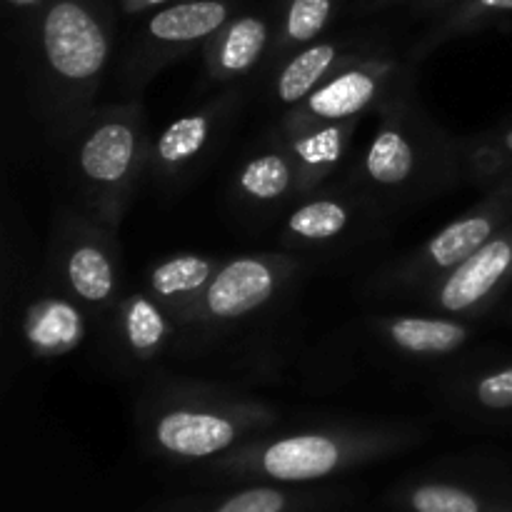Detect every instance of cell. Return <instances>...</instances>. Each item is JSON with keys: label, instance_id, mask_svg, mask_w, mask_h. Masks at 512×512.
Instances as JSON below:
<instances>
[{"label": "cell", "instance_id": "obj_29", "mask_svg": "<svg viewBox=\"0 0 512 512\" xmlns=\"http://www.w3.org/2000/svg\"><path fill=\"white\" fill-rule=\"evenodd\" d=\"M510 193H512V190H510Z\"/></svg>", "mask_w": 512, "mask_h": 512}, {"label": "cell", "instance_id": "obj_23", "mask_svg": "<svg viewBox=\"0 0 512 512\" xmlns=\"http://www.w3.org/2000/svg\"><path fill=\"white\" fill-rule=\"evenodd\" d=\"M413 505L418 512H480L473 495L448 485H425L413 495Z\"/></svg>", "mask_w": 512, "mask_h": 512}, {"label": "cell", "instance_id": "obj_2", "mask_svg": "<svg viewBox=\"0 0 512 512\" xmlns=\"http://www.w3.org/2000/svg\"><path fill=\"white\" fill-rule=\"evenodd\" d=\"M110 58V38L98 15L78 0H55L40 20V65L35 83L43 110L60 133L90 113V100L103 80Z\"/></svg>", "mask_w": 512, "mask_h": 512}, {"label": "cell", "instance_id": "obj_26", "mask_svg": "<svg viewBox=\"0 0 512 512\" xmlns=\"http://www.w3.org/2000/svg\"><path fill=\"white\" fill-rule=\"evenodd\" d=\"M495 158H510L512 160V128L500 138V148Z\"/></svg>", "mask_w": 512, "mask_h": 512}, {"label": "cell", "instance_id": "obj_3", "mask_svg": "<svg viewBox=\"0 0 512 512\" xmlns=\"http://www.w3.org/2000/svg\"><path fill=\"white\" fill-rule=\"evenodd\" d=\"M115 230L85 213L63 215L58 240V273L78 303L105 310L118 298L120 263Z\"/></svg>", "mask_w": 512, "mask_h": 512}, {"label": "cell", "instance_id": "obj_22", "mask_svg": "<svg viewBox=\"0 0 512 512\" xmlns=\"http://www.w3.org/2000/svg\"><path fill=\"white\" fill-rule=\"evenodd\" d=\"M330 0H293L285 20V35L290 43H310L318 38L330 18Z\"/></svg>", "mask_w": 512, "mask_h": 512}, {"label": "cell", "instance_id": "obj_9", "mask_svg": "<svg viewBox=\"0 0 512 512\" xmlns=\"http://www.w3.org/2000/svg\"><path fill=\"white\" fill-rule=\"evenodd\" d=\"M355 120L338 123H310L290 128L288 158L298 173V193H308L328 178L348 150Z\"/></svg>", "mask_w": 512, "mask_h": 512}, {"label": "cell", "instance_id": "obj_7", "mask_svg": "<svg viewBox=\"0 0 512 512\" xmlns=\"http://www.w3.org/2000/svg\"><path fill=\"white\" fill-rule=\"evenodd\" d=\"M510 213L512 193L490 200L475 213L445 225L418 253L413 263V273H420L423 278H435V275L443 278V275H448L450 270L465 263L470 255L478 253L488 240H493L500 233L505 220L510 218Z\"/></svg>", "mask_w": 512, "mask_h": 512}, {"label": "cell", "instance_id": "obj_18", "mask_svg": "<svg viewBox=\"0 0 512 512\" xmlns=\"http://www.w3.org/2000/svg\"><path fill=\"white\" fill-rule=\"evenodd\" d=\"M388 340L410 355H448L468 340V328L448 318H395L388 323Z\"/></svg>", "mask_w": 512, "mask_h": 512}, {"label": "cell", "instance_id": "obj_21", "mask_svg": "<svg viewBox=\"0 0 512 512\" xmlns=\"http://www.w3.org/2000/svg\"><path fill=\"white\" fill-rule=\"evenodd\" d=\"M348 223L350 210L340 200L318 198L293 210L288 218V233L300 243H328L343 235Z\"/></svg>", "mask_w": 512, "mask_h": 512}, {"label": "cell", "instance_id": "obj_14", "mask_svg": "<svg viewBox=\"0 0 512 512\" xmlns=\"http://www.w3.org/2000/svg\"><path fill=\"white\" fill-rule=\"evenodd\" d=\"M418 148L400 120H388L370 140L363 158V175L378 188H403L415 178Z\"/></svg>", "mask_w": 512, "mask_h": 512}, {"label": "cell", "instance_id": "obj_19", "mask_svg": "<svg viewBox=\"0 0 512 512\" xmlns=\"http://www.w3.org/2000/svg\"><path fill=\"white\" fill-rule=\"evenodd\" d=\"M338 63V48L333 43H318L300 50L285 63L275 80V95L285 105H300L318 85L330 78Z\"/></svg>", "mask_w": 512, "mask_h": 512}, {"label": "cell", "instance_id": "obj_28", "mask_svg": "<svg viewBox=\"0 0 512 512\" xmlns=\"http://www.w3.org/2000/svg\"><path fill=\"white\" fill-rule=\"evenodd\" d=\"M160 3H165V0H138L140 8H145V5H160Z\"/></svg>", "mask_w": 512, "mask_h": 512}, {"label": "cell", "instance_id": "obj_15", "mask_svg": "<svg viewBox=\"0 0 512 512\" xmlns=\"http://www.w3.org/2000/svg\"><path fill=\"white\" fill-rule=\"evenodd\" d=\"M213 128L215 115L210 110H198L170 123L150 148V165L155 173L175 175L195 163L213 138Z\"/></svg>", "mask_w": 512, "mask_h": 512}, {"label": "cell", "instance_id": "obj_20", "mask_svg": "<svg viewBox=\"0 0 512 512\" xmlns=\"http://www.w3.org/2000/svg\"><path fill=\"white\" fill-rule=\"evenodd\" d=\"M293 188L298 190V173L288 153H260L238 173L240 195L253 203H275Z\"/></svg>", "mask_w": 512, "mask_h": 512}, {"label": "cell", "instance_id": "obj_25", "mask_svg": "<svg viewBox=\"0 0 512 512\" xmlns=\"http://www.w3.org/2000/svg\"><path fill=\"white\" fill-rule=\"evenodd\" d=\"M283 505L285 500L278 490L255 488L230 498L228 503L220 505L218 512H283Z\"/></svg>", "mask_w": 512, "mask_h": 512}, {"label": "cell", "instance_id": "obj_13", "mask_svg": "<svg viewBox=\"0 0 512 512\" xmlns=\"http://www.w3.org/2000/svg\"><path fill=\"white\" fill-rule=\"evenodd\" d=\"M225 20L228 8L220 0H190L155 13L148 23V35L158 45L183 48L218 33Z\"/></svg>", "mask_w": 512, "mask_h": 512}, {"label": "cell", "instance_id": "obj_12", "mask_svg": "<svg viewBox=\"0 0 512 512\" xmlns=\"http://www.w3.org/2000/svg\"><path fill=\"white\" fill-rule=\"evenodd\" d=\"M343 448L335 438L323 433H305L268 445L260 455V465L275 480H315L333 473L340 465Z\"/></svg>", "mask_w": 512, "mask_h": 512}, {"label": "cell", "instance_id": "obj_17", "mask_svg": "<svg viewBox=\"0 0 512 512\" xmlns=\"http://www.w3.org/2000/svg\"><path fill=\"white\" fill-rule=\"evenodd\" d=\"M268 43V25L260 18H238L230 23L210 48L208 70L213 78L228 80L248 73L263 55Z\"/></svg>", "mask_w": 512, "mask_h": 512}, {"label": "cell", "instance_id": "obj_5", "mask_svg": "<svg viewBox=\"0 0 512 512\" xmlns=\"http://www.w3.org/2000/svg\"><path fill=\"white\" fill-rule=\"evenodd\" d=\"M512 278V225L450 270L435 285L433 303L453 315H470L495 298Z\"/></svg>", "mask_w": 512, "mask_h": 512}, {"label": "cell", "instance_id": "obj_16", "mask_svg": "<svg viewBox=\"0 0 512 512\" xmlns=\"http://www.w3.org/2000/svg\"><path fill=\"white\" fill-rule=\"evenodd\" d=\"M173 315L158 298L148 293H133L120 308V338L138 360H153L163 353L170 338Z\"/></svg>", "mask_w": 512, "mask_h": 512}, {"label": "cell", "instance_id": "obj_4", "mask_svg": "<svg viewBox=\"0 0 512 512\" xmlns=\"http://www.w3.org/2000/svg\"><path fill=\"white\" fill-rule=\"evenodd\" d=\"M293 273V263L268 255H245L218 268L200 303L183 323H235L268 305Z\"/></svg>", "mask_w": 512, "mask_h": 512}, {"label": "cell", "instance_id": "obj_8", "mask_svg": "<svg viewBox=\"0 0 512 512\" xmlns=\"http://www.w3.org/2000/svg\"><path fill=\"white\" fill-rule=\"evenodd\" d=\"M185 400L178 408L165 410L155 423V440L160 448L180 458H208L230 448L238 438V420L218 408Z\"/></svg>", "mask_w": 512, "mask_h": 512}, {"label": "cell", "instance_id": "obj_27", "mask_svg": "<svg viewBox=\"0 0 512 512\" xmlns=\"http://www.w3.org/2000/svg\"><path fill=\"white\" fill-rule=\"evenodd\" d=\"M478 5L485 10H512V0H478Z\"/></svg>", "mask_w": 512, "mask_h": 512}, {"label": "cell", "instance_id": "obj_1", "mask_svg": "<svg viewBox=\"0 0 512 512\" xmlns=\"http://www.w3.org/2000/svg\"><path fill=\"white\" fill-rule=\"evenodd\" d=\"M68 138V173L80 213L115 230L150 163L143 108L125 103L88 113Z\"/></svg>", "mask_w": 512, "mask_h": 512}, {"label": "cell", "instance_id": "obj_6", "mask_svg": "<svg viewBox=\"0 0 512 512\" xmlns=\"http://www.w3.org/2000/svg\"><path fill=\"white\" fill-rule=\"evenodd\" d=\"M393 68L385 63L350 65L330 75L323 85L313 90L295 113H290L288 128L310 123H338L358 120L385 93Z\"/></svg>", "mask_w": 512, "mask_h": 512}, {"label": "cell", "instance_id": "obj_11", "mask_svg": "<svg viewBox=\"0 0 512 512\" xmlns=\"http://www.w3.org/2000/svg\"><path fill=\"white\" fill-rule=\"evenodd\" d=\"M215 268L213 260L203 255L183 253L168 260H160L148 275L150 295L163 303V308L173 315V320L183 323L200 298L205 295L208 285L213 283Z\"/></svg>", "mask_w": 512, "mask_h": 512}, {"label": "cell", "instance_id": "obj_24", "mask_svg": "<svg viewBox=\"0 0 512 512\" xmlns=\"http://www.w3.org/2000/svg\"><path fill=\"white\" fill-rule=\"evenodd\" d=\"M475 400L490 410L512 408V368L483 375L475 383Z\"/></svg>", "mask_w": 512, "mask_h": 512}, {"label": "cell", "instance_id": "obj_10", "mask_svg": "<svg viewBox=\"0 0 512 512\" xmlns=\"http://www.w3.org/2000/svg\"><path fill=\"white\" fill-rule=\"evenodd\" d=\"M28 348L38 358H60L78 348L85 338V315L73 300L48 295L35 300L23 320Z\"/></svg>", "mask_w": 512, "mask_h": 512}]
</instances>
